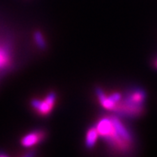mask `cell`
Wrapping results in <instances>:
<instances>
[{
	"label": "cell",
	"mask_w": 157,
	"mask_h": 157,
	"mask_svg": "<svg viewBox=\"0 0 157 157\" xmlns=\"http://www.w3.org/2000/svg\"><path fill=\"white\" fill-rule=\"evenodd\" d=\"M45 137V132L43 131H35L28 135H25L21 140V143L24 147H30L36 143H39Z\"/></svg>",
	"instance_id": "3957f363"
},
{
	"label": "cell",
	"mask_w": 157,
	"mask_h": 157,
	"mask_svg": "<svg viewBox=\"0 0 157 157\" xmlns=\"http://www.w3.org/2000/svg\"><path fill=\"white\" fill-rule=\"evenodd\" d=\"M34 39H35V42L37 43V45L40 48H42V49L46 48V41H45L43 36L40 32L37 31L34 33Z\"/></svg>",
	"instance_id": "5b68a950"
},
{
	"label": "cell",
	"mask_w": 157,
	"mask_h": 157,
	"mask_svg": "<svg viewBox=\"0 0 157 157\" xmlns=\"http://www.w3.org/2000/svg\"><path fill=\"white\" fill-rule=\"evenodd\" d=\"M98 132L97 131L96 127H93L89 129L86 135V147L89 148H91L94 146L97 139H98Z\"/></svg>",
	"instance_id": "277c9868"
},
{
	"label": "cell",
	"mask_w": 157,
	"mask_h": 157,
	"mask_svg": "<svg viewBox=\"0 0 157 157\" xmlns=\"http://www.w3.org/2000/svg\"><path fill=\"white\" fill-rule=\"evenodd\" d=\"M154 65H155V68H157V59H156V60H155V63H154Z\"/></svg>",
	"instance_id": "8992f818"
},
{
	"label": "cell",
	"mask_w": 157,
	"mask_h": 157,
	"mask_svg": "<svg viewBox=\"0 0 157 157\" xmlns=\"http://www.w3.org/2000/svg\"><path fill=\"white\" fill-rule=\"evenodd\" d=\"M146 92L142 88H135L126 93L116 104L113 111L126 117H139L144 111Z\"/></svg>",
	"instance_id": "6da1fadb"
},
{
	"label": "cell",
	"mask_w": 157,
	"mask_h": 157,
	"mask_svg": "<svg viewBox=\"0 0 157 157\" xmlns=\"http://www.w3.org/2000/svg\"><path fill=\"white\" fill-rule=\"evenodd\" d=\"M56 101V94L54 92H50L42 100H33L31 101L32 107H34L38 114L42 115H46L51 111L54 107Z\"/></svg>",
	"instance_id": "7a4b0ae2"
}]
</instances>
